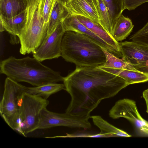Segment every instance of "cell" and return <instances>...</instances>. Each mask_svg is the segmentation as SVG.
<instances>
[{
  "label": "cell",
  "mask_w": 148,
  "mask_h": 148,
  "mask_svg": "<svg viewBox=\"0 0 148 148\" xmlns=\"http://www.w3.org/2000/svg\"><path fill=\"white\" fill-rule=\"evenodd\" d=\"M123 78L128 85L148 81V74L140 71L127 69H117L99 67Z\"/></svg>",
  "instance_id": "cell-14"
},
{
  "label": "cell",
  "mask_w": 148,
  "mask_h": 148,
  "mask_svg": "<svg viewBox=\"0 0 148 148\" xmlns=\"http://www.w3.org/2000/svg\"><path fill=\"white\" fill-rule=\"evenodd\" d=\"M90 116H85L66 112H54L46 108L41 112L38 129H45L52 127L64 126L71 128L90 129L91 127L89 121Z\"/></svg>",
  "instance_id": "cell-6"
},
{
  "label": "cell",
  "mask_w": 148,
  "mask_h": 148,
  "mask_svg": "<svg viewBox=\"0 0 148 148\" xmlns=\"http://www.w3.org/2000/svg\"><path fill=\"white\" fill-rule=\"evenodd\" d=\"M69 15L64 3L59 0H57L49 18L47 35L52 32L57 26Z\"/></svg>",
  "instance_id": "cell-18"
},
{
  "label": "cell",
  "mask_w": 148,
  "mask_h": 148,
  "mask_svg": "<svg viewBox=\"0 0 148 148\" xmlns=\"http://www.w3.org/2000/svg\"><path fill=\"white\" fill-rule=\"evenodd\" d=\"M67 0H64V3Z\"/></svg>",
  "instance_id": "cell-29"
},
{
  "label": "cell",
  "mask_w": 148,
  "mask_h": 148,
  "mask_svg": "<svg viewBox=\"0 0 148 148\" xmlns=\"http://www.w3.org/2000/svg\"><path fill=\"white\" fill-rule=\"evenodd\" d=\"M123 60L136 69L148 66V45L125 41L119 43Z\"/></svg>",
  "instance_id": "cell-9"
},
{
  "label": "cell",
  "mask_w": 148,
  "mask_h": 148,
  "mask_svg": "<svg viewBox=\"0 0 148 148\" xmlns=\"http://www.w3.org/2000/svg\"><path fill=\"white\" fill-rule=\"evenodd\" d=\"M99 25L111 36L112 29L108 10L103 0H98Z\"/></svg>",
  "instance_id": "cell-22"
},
{
  "label": "cell",
  "mask_w": 148,
  "mask_h": 148,
  "mask_svg": "<svg viewBox=\"0 0 148 148\" xmlns=\"http://www.w3.org/2000/svg\"><path fill=\"white\" fill-rule=\"evenodd\" d=\"M134 27L130 18L122 14L114 25L111 36L116 41H122L130 34Z\"/></svg>",
  "instance_id": "cell-17"
},
{
  "label": "cell",
  "mask_w": 148,
  "mask_h": 148,
  "mask_svg": "<svg viewBox=\"0 0 148 148\" xmlns=\"http://www.w3.org/2000/svg\"><path fill=\"white\" fill-rule=\"evenodd\" d=\"M27 9L18 15L11 18H5L0 16V23L5 31L11 35L18 37L23 30L26 23Z\"/></svg>",
  "instance_id": "cell-13"
},
{
  "label": "cell",
  "mask_w": 148,
  "mask_h": 148,
  "mask_svg": "<svg viewBox=\"0 0 148 148\" xmlns=\"http://www.w3.org/2000/svg\"><path fill=\"white\" fill-rule=\"evenodd\" d=\"M95 125L100 130L99 134L103 137H131V136L126 132L111 124L98 115L90 116Z\"/></svg>",
  "instance_id": "cell-15"
},
{
  "label": "cell",
  "mask_w": 148,
  "mask_h": 148,
  "mask_svg": "<svg viewBox=\"0 0 148 148\" xmlns=\"http://www.w3.org/2000/svg\"><path fill=\"white\" fill-rule=\"evenodd\" d=\"M143 96L146 104V112L148 114V89L145 90L143 93Z\"/></svg>",
  "instance_id": "cell-26"
},
{
  "label": "cell",
  "mask_w": 148,
  "mask_h": 148,
  "mask_svg": "<svg viewBox=\"0 0 148 148\" xmlns=\"http://www.w3.org/2000/svg\"><path fill=\"white\" fill-rule=\"evenodd\" d=\"M63 82L71 97L66 112L87 116L102 100L128 85L122 78L99 67L76 66Z\"/></svg>",
  "instance_id": "cell-1"
},
{
  "label": "cell",
  "mask_w": 148,
  "mask_h": 148,
  "mask_svg": "<svg viewBox=\"0 0 148 148\" xmlns=\"http://www.w3.org/2000/svg\"><path fill=\"white\" fill-rule=\"evenodd\" d=\"M129 39L148 45V21L141 29L131 36Z\"/></svg>",
  "instance_id": "cell-24"
},
{
  "label": "cell",
  "mask_w": 148,
  "mask_h": 148,
  "mask_svg": "<svg viewBox=\"0 0 148 148\" xmlns=\"http://www.w3.org/2000/svg\"><path fill=\"white\" fill-rule=\"evenodd\" d=\"M26 88L8 77L5 79L0 104V114L7 124L17 132L20 120L19 98L22 93L25 92Z\"/></svg>",
  "instance_id": "cell-5"
},
{
  "label": "cell",
  "mask_w": 148,
  "mask_h": 148,
  "mask_svg": "<svg viewBox=\"0 0 148 148\" xmlns=\"http://www.w3.org/2000/svg\"><path fill=\"white\" fill-rule=\"evenodd\" d=\"M59 1H61V2H62L63 3H64V0H59Z\"/></svg>",
  "instance_id": "cell-28"
},
{
  "label": "cell",
  "mask_w": 148,
  "mask_h": 148,
  "mask_svg": "<svg viewBox=\"0 0 148 148\" xmlns=\"http://www.w3.org/2000/svg\"><path fill=\"white\" fill-rule=\"evenodd\" d=\"M26 0H0L1 16L11 18L27 9Z\"/></svg>",
  "instance_id": "cell-16"
},
{
  "label": "cell",
  "mask_w": 148,
  "mask_h": 148,
  "mask_svg": "<svg viewBox=\"0 0 148 148\" xmlns=\"http://www.w3.org/2000/svg\"><path fill=\"white\" fill-rule=\"evenodd\" d=\"M20 120L18 132L25 137L37 130L41 112L46 108L49 101L42 97L26 92L19 98Z\"/></svg>",
  "instance_id": "cell-4"
},
{
  "label": "cell",
  "mask_w": 148,
  "mask_h": 148,
  "mask_svg": "<svg viewBox=\"0 0 148 148\" xmlns=\"http://www.w3.org/2000/svg\"><path fill=\"white\" fill-rule=\"evenodd\" d=\"M65 32L62 22L52 32L46 35L41 45L33 53V57L42 62L61 56L62 41Z\"/></svg>",
  "instance_id": "cell-8"
},
{
  "label": "cell",
  "mask_w": 148,
  "mask_h": 148,
  "mask_svg": "<svg viewBox=\"0 0 148 148\" xmlns=\"http://www.w3.org/2000/svg\"><path fill=\"white\" fill-rule=\"evenodd\" d=\"M62 90H65L64 84L53 83L35 87H27L25 92L47 99L52 95Z\"/></svg>",
  "instance_id": "cell-19"
},
{
  "label": "cell",
  "mask_w": 148,
  "mask_h": 148,
  "mask_svg": "<svg viewBox=\"0 0 148 148\" xmlns=\"http://www.w3.org/2000/svg\"><path fill=\"white\" fill-rule=\"evenodd\" d=\"M61 56L76 66L99 67L106 61L103 48L85 35L65 31L61 43Z\"/></svg>",
  "instance_id": "cell-3"
},
{
  "label": "cell",
  "mask_w": 148,
  "mask_h": 148,
  "mask_svg": "<svg viewBox=\"0 0 148 148\" xmlns=\"http://www.w3.org/2000/svg\"><path fill=\"white\" fill-rule=\"evenodd\" d=\"M62 24L65 31H72L83 34L103 48L118 57H122V55L81 23L75 16L69 15L62 22Z\"/></svg>",
  "instance_id": "cell-11"
},
{
  "label": "cell",
  "mask_w": 148,
  "mask_h": 148,
  "mask_svg": "<svg viewBox=\"0 0 148 148\" xmlns=\"http://www.w3.org/2000/svg\"><path fill=\"white\" fill-rule=\"evenodd\" d=\"M75 16L78 21L88 29L122 55L119 43L108 33L99 24L84 16Z\"/></svg>",
  "instance_id": "cell-12"
},
{
  "label": "cell",
  "mask_w": 148,
  "mask_h": 148,
  "mask_svg": "<svg viewBox=\"0 0 148 148\" xmlns=\"http://www.w3.org/2000/svg\"><path fill=\"white\" fill-rule=\"evenodd\" d=\"M0 73L17 82L33 86L63 81L60 73L42 64L36 58L27 57L17 59L11 56L0 63Z\"/></svg>",
  "instance_id": "cell-2"
},
{
  "label": "cell",
  "mask_w": 148,
  "mask_h": 148,
  "mask_svg": "<svg viewBox=\"0 0 148 148\" xmlns=\"http://www.w3.org/2000/svg\"><path fill=\"white\" fill-rule=\"evenodd\" d=\"M64 5L70 15L84 16L99 24L98 0H67Z\"/></svg>",
  "instance_id": "cell-10"
},
{
  "label": "cell",
  "mask_w": 148,
  "mask_h": 148,
  "mask_svg": "<svg viewBox=\"0 0 148 148\" xmlns=\"http://www.w3.org/2000/svg\"><path fill=\"white\" fill-rule=\"evenodd\" d=\"M109 115L113 119H126L132 124L138 135L148 136V121L140 115L134 101L125 98L118 100L110 110Z\"/></svg>",
  "instance_id": "cell-7"
},
{
  "label": "cell",
  "mask_w": 148,
  "mask_h": 148,
  "mask_svg": "<svg viewBox=\"0 0 148 148\" xmlns=\"http://www.w3.org/2000/svg\"><path fill=\"white\" fill-rule=\"evenodd\" d=\"M148 2V0H123L124 9L129 10L135 9L142 4Z\"/></svg>",
  "instance_id": "cell-25"
},
{
  "label": "cell",
  "mask_w": 148,
  "mask_h": 148,
  "mask_svg": "<svg viewBox=\"0 0 148 148\" xmlns=\"http://www.w3.org/2000/svg\"><path fill=\"white\" fill-rule=\"evenodd\" d=\"M57 0H41L40 13L45 22L48 23L49 18Z\"/></svg>",
  "instance_id": "cell-23"
},
{
  "label": "cell",
  "mask_w": 148,
  "mask_h": 148,
  "mask_svg": "<svg viewBox=\"0 0 148 148\" xmlns=\"http://www.w3.org/2000/svg\"><path fill=\"white\" fill-rule=\"evenodd\" d=\"M136 69L140 71L148 74V66L138 68Z\"/></svg>",
  "instance_id": "cell-27"
},
{
  "label": "cell",
  "mask_w": 148,
  "mask_h": 148,
  "mask_svg": "<svg viewBox=\"0 0 148 148\" xmlns=\"http://www.w3.org/2000/svg\"><path fill=\"white\" fill-rule=\"evenodd\" d=\"M103 49L106 56V61L103 65L99 67L117 69L137 70L124 61L122 58H120L108 51L103 48Z\"/></svg>",
  "instance_id": "cell-21"
},
{
  "label": "cell",
  "mask_w": 148,
  "mask_h": 148,
  "mask_svg": "<svg viewBox=\"0 0 148 148\" xmlns=\"http://www.w3.org/2000/svg\"><path fill=\"white\" fill-rule=\"evenodd\" d=\"M103 1L106 7L108 13L112 32L116 20L124 10L123 0Z\"/></svg>",
  "instance_id": "cell-20"
}]
</instances>
